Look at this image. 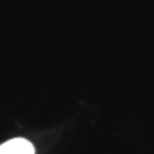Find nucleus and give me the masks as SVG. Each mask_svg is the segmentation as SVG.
<instances>
[{
  "label": "nucleus",
  "mask_w": 154,
  "mask_h": 154,
  "mask_svg": "<svg viewBox=\"0 0 154 154\" xmlns=\"http://www.w3.org/2000/svg\"><path fill=\"white\" fill-rule=\"evenodd\" d=\"M0 154H34V147L26 138H11L0 146Z\"/></svg>",
  "instance_id": "nucleus-1"
}]
</instances>
